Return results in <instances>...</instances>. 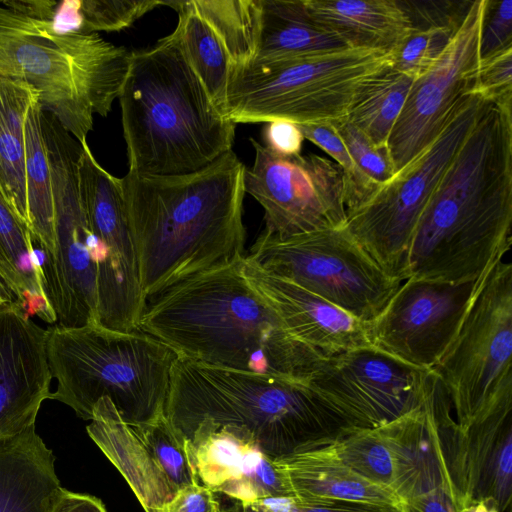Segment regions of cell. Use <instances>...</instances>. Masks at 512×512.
<instances>
[{"label": "cell", "instance_id": "d4e9b609", "mask_svg": "<svg viewBox=\"0 0 512 512\" xmlns=\"http://www.w3.org/2000/svg\"><path fill=\"white\" fill-rule=\"evenodd\" d=\"M291 496L304 501L358 503L406 512V501L347 466L310 453L275 460Z\"/></svg>", "mask_w": 512, "mask_h": 512}, {"label": "cell", "instance_id": "d6986e66", "mask_svg": "<svg viewBox=\"0 0 512 512\" xmlns=\"http://www.w3.org/2000/svg\"><path fill=\"white\" fill-rule=\"evenodd\" d=\"M478 281H403L379 315L366 323L371 346L432 370L454 339Z\"/></svg>", "mask_w": 512, "mask_h": 512}, {"label": "cell", "instance_id": "5b68a950", "mask_svg": "<svg viewBox=\"0 0 512 512\" xmlns=\"http://www.w3.org/2000/svg\"><path fill=\"white\" fill-rule=\"evenodd\" d=\"M165 416L183 439L201 421L244 429L271 459L303 453L348 426L307 382L175 361Z\"/></svg>", "mask_w": 512, "mask_h": 512}, {"label": "cell", "instance_id": "f546056e", "mask_svg": "<svg viewBox=\"0 0 512 512\" xmlns=\"http://www.w3.org/2000/svg\"><path fill=\"white\" fill-rule=\"evenodd\" d=\"M42 107L36 97L25 119V184L27 226L39 263L47 260L53 249V195L49 158L41 125Z\"/></svg>", "mask_w": 512, "mask_h": 512}, {"label": "cell", "instance_id": "277c9868", "mask_svg": "<svg viewBox=\"0 0 512 512\" xmlns=\"http://www.w3.org/2000/svg\"><path fill=\"white\" fill-rule=\"evenodd\" d=\"M118 99L128 171L188 174L232 150L236 124L214 105L170 34L130 53Z\"/></svg>", "mask_w": 512, "mask_h": 512}, {"label": "cell", "instance_id": "5bb4252c", "mask_svg": "<svg viewBox=\"0 0 512 512\" xmlns=\"http://www.w3.org/2000/svg\"><path fill=\"white\" fill-rule=\"evenodd\" d=\"M434 376L368 346L323 355L307 384L348 426L375 428L422 407Z\"/></svg>", "mask_w": 512, "mask_h": 512}, {"label": "cell", "instance_id": "4316f807", "mask_svg": "<svg viewBox=\"0 0 512 512\" xmlns=\"http://www.w3.org/2000/svg\"><path fill=\"white\" fill-rule=\"evenodd\" d=\"M256 56L251 64L281 63L329 55L351 47L317 24L303 0H261Z\"/></svg>", "mask_w": 512, "mask_h": 512}, {"label": "cell", "instance_id": "e575fe53", "mask_svg": "<svg viewBox=\"0 0 512 512\" xmlns=\"http://www.w3.org/2000/svg\"><path fill=\"white\" fill-rule=\"evenodd\" d=\"M356 165L376 192L395 176L388 147H379L346 120L333 124ZM375 192V193H376Z\"/></svg>", "mask_w": 512, "mask_h": 512}, {"label": "cell", "instance_id": "ac0fdd59", "mask_svg": "<svg viewBox=\"0 0 512 512\" xmlns=\"http://www.w3.org/2000/svg\"><path fill=\"white\" fill-rule=\"evenodd\" d=\"M178 13L170 34L223 115L233 76L254 60L260 37L258 0L168 1Z\"/></svg>", "mask_w": 512, "mask_h": 512}, {"label": "cell", "instance_id": "83f0119b", "mask_svg": "<svg viewBox=\"0 0 512 512\" xmlns=\"http://www.w3.org/2000/svg\"><path fill=\"white\" fill-rule=\"evenodd\" d=\"M0 283L30 318L38 316L49 324L56 323L44 297L39 259L30 231L1 189Z\"/></svg>", "mask_w": 512, "mask_h": 512}, {"label": "cell", "instance_id": "bcb514c9", "mask_svg": "<svg viewBox=\"0 0 512 512\" xmlns=\"http://www.w3.org/2000/svg\"><path fill=\"white\" fill-rule=\"evenodd\" d=\"M12 303H15L13 296L6 287L0 283V306Z\"/></svg>", "mask_w": 512, "mask_h": 512}, {"label": "cell", "instance_id": "3957f363", "mask_svg": "<svg viewBox=\"0 0 512 512\" xmlns=\"http://www.w3.org/2000/svg\"><path fill=\"white\" fill-rule=\"evenodd\" d=\"M245 255L188 277L147 301L139 329L180 356L307 382L324 355L296 339L244 274Z\"/></svg>", "mask_w": 512, "mask_h": 512}, {"label": "cell", "instance_id": "2e32d148", "mask_svg": "<svg viewBox=\"0 0 512 512\" xmlns=\"http://www.w3.org/2000/svg\"><path fill=\"white\" fill-rule=\"evenodd\" d=\"M86 431L127 481L145 512H165L178 492L200 484L186 441L165 415L128 424L112 401L94 406Z\"/></svg>", "mask_w": 512, "mask_h": 512}, {"label": "cell", "instance_id": "9c48e42d", "mask_svg": "<svg viewBox=\"0 0 512 512\" xmlns=\"http://www.w3.org/2000/svg\"><path fill=\"white\" fill-rule=\"evenodd\" d=\"M512 265L499 260L480 278L451 344L433 367L459 429L512 394Z\"/></svg>", "mask_w": 512, "mask_h": 512}, {"label": "cell", "instance_id": "f35d334b", "mask_svg": "<svg viewBox=\"0 0 512 512\" xmlns=\"http://www.w3.org/2000/svg\"><path fill=\"white\" fill-rule=\"evenodd\" d=\"M408 14L413 30L431 27L457 29L472 2H415L399 1Z\"/></svg>", "mask_w": 512, "mask_h": 512}, {"label": "cell", "instance_id": "4dcf8cb0", "mask_svg": "<svg viewBox=\"0 0 512 512\" xmlns=\"http://www.w3.org/2000/svg\"><path fill=\"white\" fill-rule=\"evenodd\" d=\"M413 81L391 64L384 67L357 89L345 120L375 145L387 147Z\"/></svg>", "mask_w": 512, "mask_h": 512}, {"label": "cell", "instance_id": "484cf974", "mask_svg": "<svg viewBox=\"0 0 512 512\" xmlns=\"http://www.w3.org/2000/svg\"><path fill=\"white\" fill-rule=\"evenodd\" d=\"M310 17L351 48L391 52L412 32L396 0H303Z\"/></svg>", "mask_w": 512, "mask_h": 512}, {"label": "cell", "instance_id": "f1b7e54d", "mask_svg": "<svg viewBox=\"0 0 512 512\" xmlns=\"http://www.w3.org/2000/svg\"><path fill=\"white\" fill-rule=\"evenodd\" d=\"M36 97L28 84L0 75V189L26 225L25 119Z\"/></svg>", "mask_w": 512, "mask_h": 512}, {"label": "cell", "instance_id": "ba28073f", "mask_svg": "<svg viewBox=\"0 0 512 512\" xmlns=\"http://www.w3.org/2000/svg\"><path fill=\"white\" fill-rule=\"evenodd\" d=\"M390 64V52L363 48L250 64L233 76L223 116L236 125L275 120L335 124L346 119L361 84Z\"/></svg>", "mask_w": 512, "mask_h": 512}, {"label": "cell", "instance_id": "d6a6232c", "mask_svg": "<svg viewBox=\"0 0 512 512\" xmlns=\"http://www.w3.org/2000/svg\"><path fill=\"white\" fill-rule=\"evenodd\" d=\"M162 0H81L77 11L80 19L79 32L120 31L133 25L138 19L159 5Z\"/></svg>", "mask_w": 512, "mask_h": 512}, {"label": "cell", "instance_id": "7a4b0ae2", "mask_svg": "<svg viewBox=\"0 0 512 512\" xmlns=\"http://www.w3.org/2000/svg\"><path fill=\"white\" fill-rule=\"evenodd\" d=\"M246 166L229 150L183 175L121 178L144 297L244 255Z\"/></svg>", "mask_w": 512, "mask_h": 512}, {"label": "cell", "instance_id": "52a82bcc", "mask_svg": "<svg viewBox=\"0 0 512 512\" xmlns=\"http://www.w3.org/2000/svg\"><path fill=\"white\" fill-rule=\"evenodd\" d=\"M47 356L57 389L50 399L91 420L109 398L128 424L165 415L172 367L179 354L140 329L121 332L98 324L48 328Z\"/></svg>", "mask_w": 512, "mask_h": 512}, {"label": "cell", "instance_id": "f6af8a7d", "mask_svg": "<svg viewBox=\"0 0 512 512\" xmlns=\"http://www.w3.org/2000/svg\"><path fill=\"white\" fill-rule=\"evenodd\" d=\"M457 512H499V510L492 501L478 500L464 505Z\"/></svg>", "mask_w": 512, "mask_h": 512}, {"label": "cell", "instance_id": "74e56055", "mask_svg": "<svg viewBox=\"0 0 512 512\" xmlns=\"http://www.w3.org/2000/svg\"><path fill=\"white\" fill-rule=\"evenodd\" d=\"M474 92L492 102H512V48L481 62Z\"/></svg>", "mask_w": 512, "mask_h": 512}, {"label": "cell", "instance_id": "6da1fadb", "mask_svg": "<svg viewBox=\"0 0 512 512\" xmlns=\"http://www.w3.org/2000/svg\"><path fill=\"white\" fill-rule=\"evenodd\" d=\"M511 224L512 102L485 100L419 219L407 279L477 281L510 250Z\"/></svg>", "mask_w": 512, "mask_h": 512}, {"label": "cell", "instance_id": "e0dca14e", "mask_svg": "<svg viewBox=\"0 0 512 512\" xmlns=\"http://www.w3.org/2000/svg\"><path fill=\"white\" fill-rule=\"evenodd\" d=\"M486 0L473 1L436 63L414 79L387 147L395 175L437 137L454 107L474 92Z\"/></svg>", "mask_w": 512, "mask_h": 512}, {"label": "cell", "instance_id": "ee69618b", "mask_svg": "<svg viewBox=\"0 0 512 512\" xmlns=\"http://www.w3.org/2000/svg\"><path fill=\"white\" fill-rule=\"evenodd\" d=\"M53 512H108L103 502L92 495L63 490Z\"/></svg>", "mask_w": 512, "mask_h": 512}, {"label": "cell", "instance_id": "4fadbf2b", "mask_svg": "<svg viewBox=\"0 0 512 512\" xmlns=\"http://www.w3.org/2000/svg\"><path fill=\"white\" fill-rule=\"evenodd\" d=\"M305 452L341 463L405 501L449 486L430 391L419 409L375 428L343 427Z\"/></svg>", "mask_w": 512, "mask_h": 512}, {"label": "cell", "instance_id": "9a60e30c", "mask_svg": "<svg viewBox=\"0 0 512 512\" xmlns=\"http://www.w3.org/2000/svg\"><path fill=\"white\" fill-rule=\"evenodd\" d=\"M250 142L255 158L245 192L263 207L265 231L285 238L345 226V180L335 162L313 153L279 156Z\"/></svg>", "mask_w": 512, "mask_h": 512}, {"label": "cell", "instance_id": "60d3db41", "mask_svg": "<svg viewBox=\"0 0 512 512\" xmlns=\"http://www.w3.org/2000/svg\"><path fill=\"white\" fill-rule=\"evenodd\" d=\"M218 505L216 494L197 484L180 490L165 512H212Z\"/></svg>", "mask_w": 512, "mask_h": 512}, {"label": "cell", "instance_id": "7bdbcfd3", "mask_svg": "<svg viewBox=\"0 0 512 512\" xmlns=\"http://www.w3.org/2000/svg\"><path fill=\"white\" fill-rule=\"evenodd\" d=\"M0 4L19 14L42 21H54L59 7V2L53 0H8L1 1Z\"/></svg>", "mask_w": 512, "mask_h": 512}, {"label": "cell", "instance_id": "8992f818", "mask_svg": "<svg viewBox=\"0 0 512 512\" xmlns=\"http://www.w3.org/2000/svg\"><path fill=\"white\" fill-rule=\"evenodd\" d=\"M130 52L97 33H81L0 4V75L28 84L43 110L80 143L93 114L106 117L119 97Z\"/></svg>", "mask_w": 512, "mask_h": 512}, {"label": "cell", "instance_id": "d590c367", "mask_svg": "<svg viewBox=\"0 0 512 512\" xmlns=\"http://www.w3.org/2000/svg\"><path fill=\"white\" fill-rule=\"evenodd\" d=\"M221 498V500L218 498V512H394L358 503L304 501L294 496L267 498L253 502Z\"/></svg>", "mask_w": 512, "mask_h": 512}, {"label": "cell", "instance_id": "836d02e7", "mask_svg": "<svg viewBox=\"0 0 512 512\" xmlns=\"http://www.w3.org/2000/svg\"><path fill=\"white\" fill-rule=\"evenodd\" d=\"M456 30L448 27L413 30L390 52L391 66L414 79L420 77L440 58Z\"/></svg>", "mask_w": 512, "mask_h": 512}, {"label": "cell", "instance_id": "603a6c76", "mask_svg": "<svg viewBox=\"0 0 512 512\" xmlns=\"http://www.w3.org/2000/svg\"><path fill=\"white\" fill-rule=\"evenodd\" d=\"M249 282L268 300L286 329L299 341L324 355L371 346L367 326L320 296L243 261Z\"/></svg>", "mask_w": 512, "mask_h": 512}, {"label": "cell", "instance_id": "7c38bea8", "mask_svg": "<svg viewBox=\"0 0 512 512\" xmlns=\"http://www.w3.org/2000/svg\"><path fill=\"white\" fill-rule=\"evenodd\" d=\"M51 169L53 249L40 265L46 303L67 328L97 324V240L90 230L79 191L82 145L61 125L44 131Z\"/></svg>", "mask_w": 512, "mask_h": 512}, {"label": "cell", "instance_id": "ffe728a7", "mask_svg": "<svg viewBox=\"0 0 512 512\" xmlns=\"http://www.w3.org/2000/svg\"><path fill=\"white\" fill-rule=\"evenodd\" d=\"M512 394L495 402L465 429L440 422L443 458L456 512L489 500L510 512L512 500Z\"/></svg>", "mask_w": 512, "mask_h": 512}, {"label": "cell", "instance_id": "30bf717a", "mask_svg": "<svg viewBox=\"0 0 512 512\" xmlns=\"http://www.w3.org/2000/svg\"><path fill=\"white\" fill-rule=\"evenodd\" d=\"M485 99L472 92L454 107L434 141L362 205L347 211L345 227L392 278L407 279L408 255L419 219L474 125Z\"/></svg>", "mask_w": 512, "mask_h": 512}, {"label": "cell", "instance_id": "cb8c5ba5", "mask_svg": "<svg viewBox=\"0 0 512 512\" xmlns=\"http://www.w3.org/2000/svg\"><path fill=\"white\" fill-rule=\"evenodd\" d=\"M63 490L35 425L0 441V512H53Z\"/></svg>", "mask_w": 512, "mask_h": 512}, {"label": "cell", "instance_id": "7402d4cb", "mask_svg": "<svg viewBox=\"0 0 512 512\" xmlns=\"http://www.w3.org/2000/svg\"><path fill=\"white\" fill-rule=\"evenodd\" d=\"M47 338L19 305L0 306V441L35 425L50 399Z\"/></svg>", "mask_w": 512, "mask_h": 512}, {"label": "cell", "instance_id": "b9f144b4", "mask_svg": "<svg viewBox=\"0 0 512 512\" xmlns=\"http://www.w3.org/2000/svg\"><path fill=\"white\" fill-rule=\"evenodd\" d=\"M406 512H456L449 487L441 485L406 501Z\"/></svg>", "mask_w": 512, "mask_h": 512}, {"label": "cell", "instance_id": "1f68e13d", "mask_svg": "<svg viewBox=\"0 0 512 512\" xmlns=\"http://www.w3.org/2000/svg\"><path fill=\"white\" fill-rule=\"evenodd\" d=\"M298 126L304 139L309 140L330 155L342 170L345 180L346 212L362 205L375 194V188L356 165L333 124Z\"/></svg>", "mask_w": 512, "mask_h": 512}, {"label": "cell", "instance_id": "8d00e7d4", "mask_svg": "<svg viewBox=\"0 0 512 512\" xmlns=\"http://www.w3.org/2000/svg\"><path fill=\"white\" fill-rule=\"evenodd\" d=\"M509 48H512V0H486L479 47L481 62Z\"/></svg>", "mask_w": 512, "mask_h": 512}, {"label": "cell", "instance_id": "ab89813d", "mask_svg": "<svg viewBox=\"0 0 512 512\" xmlns=\"http://www.w3.org/2000/svg\"><path fill=\"white\" fill-rule=\"evenodd\" d=\"M264 147L279 156L301 154L304 136L299 126L285 120L266 123L263 129Z\"/></svg>", "mask_w": 512, "mask_h": 512}, {"label": "cell", "instance_id": "7dc6e473", "mask_svg": "<svg viewBox=\"0 0 512 512\" xmlns=\"http://www.w3.org/2000/svg\"><path fill=\"white\" fill-rule=\"evenodd\" d=\"M218 509H219V505L217 508H215L212 512H218Z\"/></svg>", "mask_w": 512, "mask_h": 512}, {"label": "cell", "instance_id": "44dd1931", "mask_svg": "<svg viewBox=\"0 0 512 512\" xmlns=\"http://www.w3.org/2000/svg\"><path fill=\"white\" fill-rule=\"evenodd\" d=\"M184 440L200 484L214 494L241 502L291 496L275 461L244 429L206 419Z\"/></svg>", "mask_w": 512, "mask_h": 512}, {"label": "cell", "instance_id": "8fae6325", "mask_svg": "<svg viewBox=\"0 0 512 512\" xmlns=\"http://www.w3.org/2000/svg\"><path fill=\"white\" fill-rule=\"evenodd\" d=\"M246 257L365 323L379 315L402 283L390 277L345 226L285 238L264 230Z\"/></svg>", "mask_w": 512, "mask_h": 512}]
</instances>
